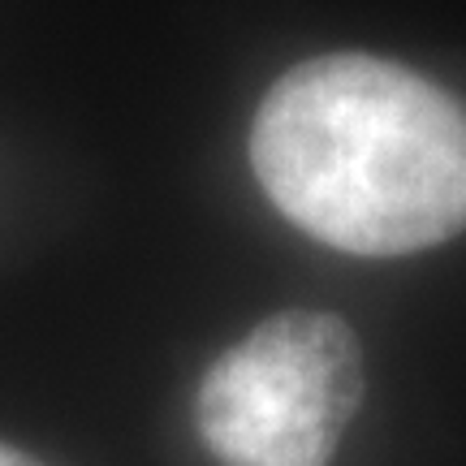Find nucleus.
Segmentation results:
<instances>
[{
    "label": "nucleus",
    "mask_w": 466,
    "mask_h": 466,
    "mask_svg": "<svg viewBox=\"0 0 466 466\" xmlns=\"http://www.w3.org/2000/svg\"><path fill=\"white\" fill-rule=\"evenodd\" d=\"M250 165L289 225L346 255H419L466 229V108L398 61L337 52L285 69Z\"/></svg>",
    "instance_id": "f257e3e1"
},
{
    "label": "nucleus",
    "mask_w": 466,
    "mask_h": 466,
    "mask_svg": "<svg viewBox=\"0 0 466 466\" xmlns=\"http://www.w3.org/2000/svg\"><path fill=\"white\" fill-rule=\"evenodd\" d=\"M363 393V346L346 319L277 311L203 371L195 432L217 466H333Z\"/></svg>",
    "instance_id": "f03ea898"
},
{
    "label": "nucleus",
    "mask_w": 466,
    "mask_h": 466,
    "mask_svg": "<svg viewBox=\"0 0 466 466\" xmlns=\"http://www.w3.org/2000/svg\"><path fill=\"white\" fill-rule=\"evenodd\" d=\"M0 466H44L35 453L17 450V445H0Z\"/></svg>",
    "instance_id": "7ed1b4c3"
}]
</instances>
